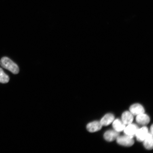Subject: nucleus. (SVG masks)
Instances as JSON below:
<instances>
[{"label": "nucleus", "instance_id": "obj_1", "mask_svg": "<svg viewBox=\"0 0 153 153\" xmlns=\"http://www.w3.org/2000/svg\"><path fill=\"white\" fill-rule=\"evenodd\" d=\"M0 64L3 68L8 70L13 74H17L19 72V68L18 65L8 57H2L0 61Z\"/></svg>", "mask_w": 153, "mask_h": 153}, {"label": "nucleus", "instance_id": "obj_2", "mask_svg": "<svg viewBox=\"0 0 153 153\" xmlns=\"http://www.w3.org/2000/svg\"><path fill=\"white\" fill-rule=\"evenodd\" d=\"M133 137L126 135L122 136H118L117 138V141L118 144L124 146L130 147L134 144V141Z\"/></svg>", "mask_w": 153, "mask_h": 153}, {"label": "nucleus", "instance_id": "obj_3", "mask_svg": "<svg viewBox=\"0 0 153 153\" xmlns=\"http://www.w3.org/2000/svg\"><path fill=\"white\" fill-rule=\"evenodd\" d=\"M148 133V129L146 127H143L140 129H139L135 135L137 140L140 142L143 141Z\"/></svg>", "mask_w": 153, "mask_h": 153}, {"label": "nucleus", "instance_id": "obj_4", "mask_svg": "<svg viewBox=\"0 0 153 153\" xmlns=\"http://www.w3.org/2000/svg\"><path fill=\"white\" fill-rule=\"evenodd\" d=\"M130 112L134 115L137 116L138 115L144 113L145 110L142 105L139 104H133L130 107Z\"/></svg>", "mask_w": 153, "mask_h": 153}, {"label": "nucleus", "instance_id": "obj_5", "mask_svg": "<svg viewBox=\"0 0 153 153\" xmlns=\"http://www.w3.org/2000/svg\"><path fill=\"white\" fill-rule=\"evenodd\" d=\"M139 129L138 127L135 124H130L124 129V132L126 135L133 137Z\"/></svg>", "mask_w": 153, "mask_h": 153}, {"label": "nucleus", "instance_id": "obj_6", "mask_svg": "<svg viewBox=\"0 0 153 153\" xmlns=\"http://www.w3.org/2000/svg\"><path fill=\"white\" fill-rule=\"evenodd\" d=\"M102 126L100 122L94 121L88 124L87 128L90 132H95L100 130L102 128Z\"/></svg>", "mask_w": 153, "mask_h": 153}, {"label": "nucleus", "instance_id": "obj_7", "mask_svg": "<svg viewBox=\"0 0 153 153\" xmlns=\"http://www.w3.org/2000/svg\"><path fill=\"white\" fill-rule=\"evenodd\" d=\"M119 135V132L115 131H108L106 132L104 134V139L107 141H113L117 139Z\"/></svg>", "mask_w": 153, "mask_h": 153}, {"label": "nucleus", "instance_id": "obj_8", "mask_svg": "<svg viewBox=\"0 0 153 153\" xmlns=\"http://www.w3.org/2000/svg\"><path fill=\"white\" fill-rule=\"evenodd\" d=\"M122 122L125 125H128L132 123L133 120V115L131 112L126 111L122 114Z\"/></svg>", "mask_w": 153, "mask_h": 153}, {"label": "nucleus", "instance_id": "obj_9", "mask_svg": "<svg viewBox=\"0 0 153 153\" xmlns=\"http://www.w3.org/2000/svg\"><path fill=\"white\" fill-rule=\"evenodd\" d=\"M136 121L141 125H146L150 122V119L147 114L143 113L137 116Z\"/></svg>", "mask_w": 153, "mask_h": 153}, {"label": "nucleus", "instance_id": "obj_10", "mask_svg": "<svg viewBox=\"0 0 153 153\" xmlns=\"http://www.w3.org/2000/svg\"><path fill=\"white\" fill-rule=\"evenodd\" d=\"M143 145L145 148L149 150L153 149V135L152 134L148 133L146 138L143 140Z\"/></svg>", "mask_w": 153, "mask_h": 153}, {"label": "nucleus", "instance_id": "obj_11", "mask_svg": "<svg viewBox=\"0 0 153 153\" xmlns=\"http://www.w3.org/2000/svg\"><path fill=\"white\" fill-rule=\"evenodd\" d=\"M114 116L111 114H107L101 119L100 123L102 126H107L114 121Z\"/></svg>", "mask_w": 153, "mask_h": 153}, {"label": "nucleus", "instance_id": "obj_12", "mask_svg": "<svg viewBox=\"0 0 153 153\" xmlns=\"http://www.w3.org/2000/svg\"><path fill=\"white\" fill-rule=\"evenodd\" d=\"M125 124H124L123 122L120 121L119 119H117L113 123L112 126L114 131L120 132L125 129L126 127Z\"/></svg>", "mask_w": 153, "mask_h": 153}, {"label": "nucleus", "instance_id": "obj_13", "mask_svg": "<svg viewBox=\"0 0 153 153\" xmlns=\"http://www.w3.org/2000/svg\"><path fill=\"white\" fill-rule=\"evenodd\" d=\"M9 81V78L8 75L5 73L3 70L0 68V83H7Z\"/></svg>", "mask_w": 153, "mask_h": 153}, {"label": "nucleus", "instance_id": "obj_14", "mask_svg": "<svg viewBox=\"0 0 153 153\" xmlns=\"http://www.w3.org/2000/svg\"><path fill=\"white\" fill-rule=\"evenodd\" d=\"M153 125H152V126H151V128H150V131H151V134H153Z\"/></svg>", "mask_w": 153, "mask_h": 153}]
</instances>
